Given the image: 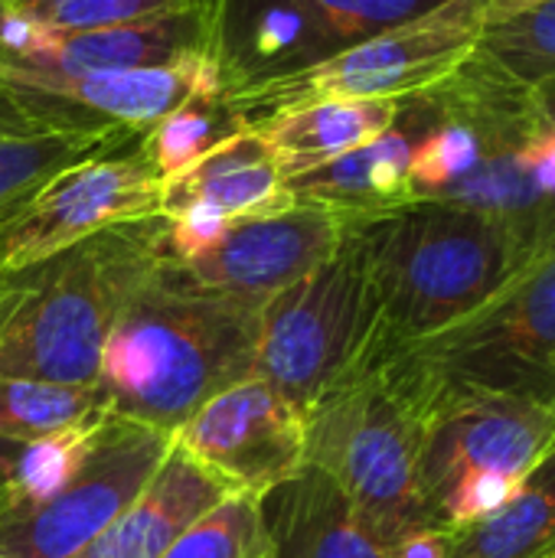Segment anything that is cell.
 <instances>
[{
    "mask_svg": "<svg viewBox=\"0 0 555 558\" xmlns=\"http://www.w3.org/2000/svg\"><path fill=\"white\" fill-rule=\"evenodd\" d=\"M249 118L236 111L226 95H196L164 114L157 124H150L137 137V150L147 157V163L157 170L164 183L190 170L196 160H203L216 144L242 131Z\"/></svg>",
    "mask_w": 555,
    "mask_h": 558,
    "instance_id": "cb8c5ba5",
    "label": "cell"
},
{
    "mask_svg": "<svg viewBox=\"0 0 555 558\" xmlns=\"http://www.w3.org/2000/svg\"><path fill=\"white\" fill-rule=\"evenodd\" d=\"M379 327L363 252L350 232L311 275L262 304L255 376L301 415L366 350Z\"/></svg>",
    "mask_w": 555,
    "mask_h": 558,
    "instance_id": "9c48e42d",
    "label": "cell"
},
{
    "mask_svg": "<svg viewBox=\"0 0 555 558\" xmlns=\"http://www.w3.org/2000/svg\"><path fill=\"white\" fill-rule=\"evenodd\" d=\"M471 59L527 92L555 78V0H494Z\"/></svg>",
    "mask_w": 555,
    "mask_h": 558,
    "instance_id": "7402d4cb",
    "label": "cell"
},
{
    "mask_svg": "<svg viewBox=\"0 0 555 558\" xmlns=\"http://www.w3.org/2000/svg\"><path fill=\"white\" fill-rule=\"evenodd\" d=\"M543 558H555V553H550V556H543Z\"/></svg>",
    "mask_w": 555,
    "mask_h": 558,
    "instance_id": "836d02e7",
    "label": "cell"
},
{
    "mask_svg": "<svg viewBox=\"0 0 555 558\" xmlns=\"http://www.w3.org/2000/svg\"><path fill=\"white\" fill-rule=\"evenodd\" d=\"M432 114L435 111L429 95L402 101V111L386 134L301 177H291L288 193L301 203L327 206L347 219H373L415 203L409 186V163L419 137L432 124Z\"/></svg>",
    "mask_w": 555,
    "mask_h": 558,
    "instance_id": "9a60e30c",
    "label": "cell"
},
{
    "mask_svg": "<svg viewBox=\"0 0 555 558\" xmlns=\"http://www.w3.org/2000/svg\"><path fill=\"white\" fill-rule=\"evenodd\" d=\"M160 558H272L262 497L229 490L196 517Z\"/></svg>",
    "mask_w": 555,
    "mask_h": 558,
    "instance_id": "d4e9b609",
    "label": "cell"
},
{
    "mask_svg": "<svg viewBox=\"0 0 555 558\" xmlns=\"http://www.w3.org/2000/svg\"><path fill=\"white\" fill-rule=\"evenodd\" d=\"M448 558H543L555 553V445L491 513L445 530Z\"/></svg>",
    "mask_w": 555,
    "mask_h": 558,
    "instance_id": "ffe728a7",
    "label": "cell"
},
{
    "mask_svg": "<svg viewBox=\"0 0 555 558\" xmlns=\"http://www.w3.org/2000/svg\"><path fill=\"white\" fill-rule=\"evenodd\" d=\"M200 0H20L13 10L46 29H92L144 20Z\"/></svg>",
    "mask_w": 555,
    "mask_h": 558,
    "instance_id": "4316f807",
    "label": "cell"
},
{
    "mask_svg": "<svg viewBox=\"0 0 555 558\" xmlns=\"http://www.w3.org/2000/svg\"><path fill=\"white\" fill-rule=\"evenodd\" d=\"M173 438L226 490L262 500L304 468V415L258 376L213 396Z\"/></svg>",
    "mask_w": 555,
    "mask_h": 558,
    "instance_id": "7c38bea8",
    "label": "cell"
},
{
    "mask_svg": "<svg viewBox=\"0 0 555 558\" xmlns=\"http://www.w3.org/2000/svg\"><path fill=\"white\" fill-rule=\"evenodd\" d=\"M98 386H69L23 376H0V438L39 445L92 425L105 415Z\"/></svg>",
    "mask_w": 555,
    "mask_h": 558,
    "instance_id": "603a6c76",
    "label": "cell"
},
{
    "mask_svg": "<svg viewBox=\"0 0 555 558\" xmlns=\"http://www.w3.org/2000/svg\"><path fill=\"white\" fill-rule=\"evenodd\" d=\"M334 56L304 0H222L216 62L222 95L236 98Z\"/></svg>",
    "mask_w": 555,
    "mask_h": 558,
    "instance_id": "5bb4252c",
    "label": "cell"
},
{
    "mask_svg": "<svg viewBox=\"0 0 555 558\" xmlns=\"http://www.w3.org/2000/svg\"><path fill=\"white\" fill-rule=\"evenodd\" d=\"M442 3L448 0H304V7L327 33L334 52L399 23H409Z\"/></svg>",
    "mask_w": 555,
    "mask_h": 558,
    "instance_id": "484cf974",
    "label": "cell"
},
{
    "mask_svg": "<svg viewBox=\"0 0 555 558\" xmlns=\"http://www.w3.org/2000/svg\"><path fill=\"white\" fill-rule=\"evenodd\" d=\"M26 451H29V445H16V441L0 438V504L10 494V487L16 484L23 461H26Z\"/></svg>",
    "mask_w": 555,
    "mask_h": 558,
    "instance_id": "f546056e",
    "label": "cell"
},
{
    "mask_svg": "<svg viewBox=\"0 0 555 558\" xmlns=\"http://www.w3.org/2000/svg\"><path fill=\"white\" fill-rule=\"evenodd\" d=\"M258 327L262 304L203 288L160 255L101 350L105 409L177 435L213 396L255 376Z\"/></svg>",
    "mask_w": 555,
    "mask_h": 558,
    "instance_id": "6da1fadb",
    "label": "cell"
},
{
    "mask_svg": "<svg viewBox=\"0 0 555 558\" xmlns=\"http://www.w3.org/2000/svg\"><path fill=\"white\" fill-rule=\"evenodd\" d=\"M393 343L435 392H491L555 405V242L471 317L432 337Z\"/></svg>",
    "mask_w": 555,
    "mask_h": 558,
    "instance_id": "52a82bcc",
    "label": "cell"
},
{
    "mask_svg": "<svg viewBox=\"0 0 555 558\" xmlns=\"http://www.w3.org/2000/svg\"><path fill=\"white\" fill-rule=\"evenodd\" d=\"M170 445L173 435L111 412L29 445L0 504V558L79 556L147 487Z\"/></svg>",
    "mask_w": 555,
    "mask_h": 558,
    "instance_id": "5b68a950",
    "label": "cell"
},
{
    "mask_svg": "<svg viewBox=\"0 0 555 558\" xmlns=\"http://www.w3.org/2000/svg\"><path fill=\"white\" fill-rule=\"evenodd\" d=\"M219 10L222 0H200L144 20L92 29H46L13 10L0 59L59 75L160 69L200 56L216 59Z\"/></svg>",
    "mask_w": 555,
    "mask_h": 558,
    "instance_id": "8fae6325",
    "label": "cell"
},
{
    "mask_svg": "<svg viewBox=\"0 0 555 558\" xmlns=\"http://www.w3.org/2000/svg\"><path fill=\"white\" fill-rule=\"evenodd\" d=\"M386 558H448L445 530H419L386 549Z\"/></svg>",
    "mask_w": 555,
    "mask_h": 558,
    "instance_id": "f1b7e54d",
    "label": "cell"
},
{
    "mask_svg": "<svg viewBox=\"0 0 555 558\" xmlns=\"http://www.w3.org/2000/svg\"><path fill=\"white\" fill-rule=\"evenodd\" d=\"M494 0H448L409 23L360 39L311 69L226 98L249 121L324 98L409 101L448 82L478 49Z\"/></svg>",
    "mask_w": 555,
    "mask_h": 558,
    "instance_id": "ba28073f",
    "label": "cell"
},
{
    "mask_svg": "<svg viewBox=\"0 0 555 558\" xmlns=\"http://www.w3.org/2000/svg\"><path fill=\"white\" fill-rule=\"evenodd\" d=\"M429 412L432 389L379 327L304 412V464L347 494L386 549L432 526L419 487Z\"/></svg>",
    "mask_w": 555,
    "mask_h": 558,
    "instance_id": "7a4b0ae2",
    "label": "cell"
},
{
    "mask_svg": "<svg viewBox=\"0 0 555 558\" xmlns=\"http://www.w3.org/2000/svg\"><path fill=\"white\" fill-rule=\"evenodd\" d=\"M3 3H7V7H10V10H13V7H16V3H20V0H3Z\"/></svg>",
    "mask_w": 555,
    "mask_h": 558,
    "instance_id": "d6a6232c",
    "label": "cell"
},
{
    "mask_svg": "<svg viewBox=\"0 0 555 558\" xmlns=\"http://www.w3.org/2000/svg\"><path fill=\"white\" fill-rule=\"evenodd\" d=\"M128 141L121 131L79 128H3L0 131V229L65 167L114 150Z\"/></svg>",
    "mask_w": 555,
    "mask_h": 558,
    "instance_id": "44dd1931",
    "label": "cell"
},
{
    "mask_svg": "<svg viewBox=\"0 0 555 558\" xmlns=\"http://www.w3.org/2000/svg\"><path fill=\"white\" fill-rule=\"evenodd\" d=\"M402 111V101H379V98H324L307 101L268 118L258 124L275 147L278 167L285 183L301 177L340 154H350L379 134H386Z\"/></svg>",
    "mask_w": 555,
    "mask_h": 558,
    "instance_id": "d6986e66",
    "label": "cell"
},
{
    "mask_svg": "<svg viewBox=\"0 0 555 558\" xmlns=\"http://www.w3.org/2000/svg\"><path fill=\"white\" fill-rule=\"evenodd\" d=\"M347 216L291 199L281 209L232 219L222 235L190 262H177L203 288L265 304L321 268L347 235Z\"/></svg>",
    "mask_w": 555,
    "mask_h": 558,
    "instance_id": "4fadbf2b",
    "label": "cell"
},
{
    "mask_svg": "<svg viewBox=\"0 0 555 558\" xmlns=\"http://www.w3.org/2000/svg\"><path fill=\"white\" fill-rule=\"evenodd\" d=\"M160 196L164 180L137 147L72 163L0 229V271L43 262L105 229L160 216Z\"/></svg>",
    "mask_w": 555,
    "mask_h": 558,
    "instance_id": "30bf717a",
    "label": "cell"
},
{
    "mask_svg": "<svg viewBox=\"0 0 555 558\" xmlns=\"http://www.w3.org/2000/svg\"><path fill=\"white\" fill-rule=\"evenodd\" d=\"M226 494V484L200 468L173 438L147 487L72 558H160L196 517Z\"/></svg>",
    "mask_w": 555,
    "mask_h": 558,
    "instance_id": "e0dca14e",
    "label": "cell"
},
{
    "mask_svg": "<svg viewBox=\"0 0 555 558\" xmlns=\"http://www.w3.org/2000/svg\"><path fill=\"white\" fill-rule=\"evenodd\" d=\"M294 196L288 193L275 147L265 131L249 121L190 170L164 183L160 216L173 219L183 213H213L222 219H242L281 209Z\"/></svg>",
    "mask_w": 555,
    "mask_h": 558,
    "instance_id": "2e32d148",
    "label": "cell"
},
{
    "mask_svg": "<svg viewBox=\"0 0 555 558\" xmlns=\"http://www.w3.org/2000/svg\"><path fill=\"white\" fill-rule=\"evenodd\" d=\"M160 255L164 216H150L0 271V376L95 386L108 333Z\"/></svg>",
    "mask_w": 555,
    "mask_h": 558,
    "instance_id": "3957f363",
    "label": "cell"
},
{
    "mask_svg": "<svg viewBox=\"0 0 555 558\" xmlns=\"http://www.w3.org/2000/svg\"><path fill=\"white\" fill-rule=\"evenodd\" d=\"M533 101H536L540 114H543L550 124H555V78H550V82H543V85L533 88Z\"/></svg>",
    "mask_w": 555,
    "mask_h": 558,
    "instance_id": "4dcf8cb0",
    "label": "cell"
},
{
    "mask_svg": "<svg viewBox=\"0 0 555 558\" xmlns=\"http://www.w3.org/2000/svg\"><path fill=\"white\" fill-rule=\"evenodd\" d=\"M553 445L555 405L432 389L419 461L429 523L451 530L497 510Z\"/></svg>",
    "mask_w": 555,
    "mask_h": 558,
    "instance_id": "8992f818",
    "label": "cell"
},
{
    "mask_svg": "<svg viewBox=\"0 0 555 558\" xmlns=\"http://www.w3.org/2000/svg\"><path fill=\"white\" fill-rule=\"evenodd\" d=\"M523 157H527V170H530L536 190L550 203H555V124H550L546 118H540V124L527 137Z\"/></svg>",
    "mask_w": 555,
    "mask_h": 558,
    "instance_id": "83f0119b",
    "label": "cell"
},
{
    "mask_svg": "<svg viewBox=\"0 0 555 558\" xmlns=\"http://www.w3.org/2000/svg\"><path fill=\"white\" fill-rule=\"evenodd\" d=\"M393 340L432 337L484 307L533 252L507 222L435 199H415L373 219H350Z\"/></svg>",
    "mask_w": 555,
    "mask_h": 558,
    "instance_id": "277c9868",
    "label": "cell"
},
{
    "mask_svg": "<svg viewBox=\"0 0 555 558\" xmlns=\"http://www.w3.org/2000/svg\"><path fill=\"white\" fill-rule=\"evenodd\" d=\"M10 13H13V10H10V7H7L3 0H0V43H3V33H7V23H10Z\"/></svg>",
    "mask_w": 555,
    "mask_h": 558,
    "instance_id": "1f68e13d",
    "label": "cell"
},
{
    "mask_svg": "<svg viewBox=\"0 0 555 558\" xmlns=\"http://www.w3.org/2000/svg\"><path fill=\"white\" fill-rule=\"evenodd\" d=\"M262 507L272 558H386V543L347 494L311 464L272 490Z\"/></svg>",
    "mask_w": 555,
    "mask_h": 558,
    "instance_id": "ac0fdd59",
    "label": "cell"
}]
</instances>
